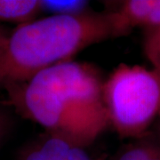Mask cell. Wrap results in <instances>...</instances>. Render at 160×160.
Wrapping results in <instances>:
<instances>
[{
	"label": "cell",
	"mask_w": 160,
	"mask_h": 160,
	"mask_svg": "<svg viewBox=\"0 0 160 160\" xmlns=\"http://www.w3.org/2000/svg\"><path fill=\"white\" fill-rule=\"evenodd\" d=\"M117 11L126 26L144 29L160 26V0H127L123 1Z\"/></svg>",
	"instance_id": "obj_5"
},
{
	"label": "cell",
	"mask_w": 160,
	"mask_h": 160,
	"mask_svg": "<svg viewBox=\"0 0 160 160\" xmlns=\"http://www.w3.org/2000/svg\"><path fill=\"white\" fill-rule=\"evenodd\" d=\"M143 51L153 68L160 71V26L144 29Z\"/></svg>",
	"instance_id": "obj_9"
},
{
	"label": "cell",
	"mask_w": 160,
	"mask_h": 160,
	"mask_svg": "<svg viewBox=\"0 0 160 160\" xmlns=\"http://www.w3.org/2000/svg\"><path fill=\"white\" fill-rule=\"evenodd\" d=\"M88 1H52L42 0V12L50 15H75L87 12Z\"/></svg>",
	"instance_id": "obj_8"
},
{
	"label": "cell",
	"mask_w": 160,
	"mask_h": 160,
	"mask_svg": "<svg viewBox=\"0 0 160 160\" xmlns=\"http://www.w3.org/2000/svg\"><path fill=\"white\" fill-rule=\"evenodd\" d=\"M103 84L92 65L70 60L26 82L6 86L4 102L15 114L38 124L45 131L90 147L110 125Z\"/></svg>",
	"instance_id": "obj_1"
},
{
	"label": "cell",
	"mask_w": 160,
	"mask_h": 160,
	"mask_svg": "<svg viewBox=\"0 0 160 160\" xmlns=\"http://www.w3.org/2000/svg\"><path fill=\"white\" fill-rule=\"evenodd\" d=\"M103 100L119 137H142L160 116V71L120 64L103 84Z\"/></svg>",
	"instance_id": "obj_3"
},
{
	"label": "cell",
	"mask_w": 160,
	"mask_h": 160,
	"mask_svg": "<svg viewBox=\"0 0 160 160\" xmlns=\"http://www.w3.org/2000/svg\"><path fill=\"white\" fill-rule=\"evenodd\" d=\"M15 112L4 101L0 102V146L6 141L15 125Z\"/></svg>",
	"instance_id": "obj_10"
},
{
	"label": "cell",
	"mask_w": 160,
	"mask_h": 160,
	"mask_svg": "<svg viewBox=\"0 0 160 160\" xmlns=\"http://www.w3.org/2000/svg\"><path fill=\"white\" fill-rule=\"evenodd\" d=\"M113 160H160V137L150 131L142 137L133 139L115 155Z\"/></svg>",
	"instance_id": "obj_6"
},
{
	"label": "cell",
	"mask_w": 160,
	"mask_h": 160,
	"mask_svg": "<svg viewBox=\"0 0 160 160\" xmlns=\"http://www.w3.org/2000/svg\"><path fill=\"white\" fill-rule=\"evenodd\" d=\"M40 12L41 0H0V24L29 22Z\"/></svg>",
	"instance_id": "obj_7"
},
{
	"label": "cell",
	"mask_w": 160,
	"mask_h": 160,
	"mask_svg": "<svg viewBox=\"0 0 160 160\" xmlns=\"http://www.w3.org/2000/svg\"><path fill=\"white\" fill-rule=\"evenodd\" d=\"M130 32L115 10L48 15L20 24L11 32L0 58V89L70 61L87 46Z\"/></svg>",
	"instance_id": "obj_2"
},
{
	"label": "cell",
	"mask_w": 160,
	"mask_h": 160,
	"mask_svg": "<svg viewBox=\"0 0 160 160\" xmlns=\"http://www.w3.org/2000/svg\"><path fill=\"white\" fill-rule=\"evenodd\" d=\"M15 160H94L89 147L66 135L45 132L23 144Z\"/></svg>",
	"instance_id": "obj_4"
},
{
	"label": "cell",
	"mask_w": 160,
	"mask_h": 160,
	"mask_svg": "<svg viewBox=\"0 0 160 160\" xmlns=\"http://www.w3.org/2000/svg\"><path fill=\"white\" fill-rule=\"evenodd\" d=\"M156 132L158 133V135H159V137H160V116H159V118H158V128H157Z\"/></svg>",
	"instance_id": "obj_12"
},
{
	"label": "cell",
	"mask_w": 160,
	"mask_h": 160,
	"mask_svg": "<svg viewBox=\"0 0 160 160\" xmlns=\"http://www.w3.org/2000/svg\"><path fill=\"white\" fill-rule=\"evenodd\" d=\"M10 34H11V32H8L7 29H5L0 24V58L3 55L4 52L6 50Z\"/></svg>",
	"instance_id": "obj_11"
}]
</instances>
